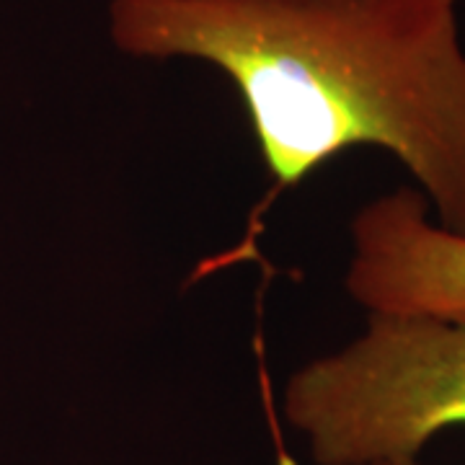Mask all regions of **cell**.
<instances>
[{
  "mask_svg": "<svg viewBox=\"0 0 465 465\" xmlns=\"http://www.w3.org/2000/svg\"><path fill=\"white\" fill-rule=\"evenodd\" d=\"M137 60H197L238 91L272 192L388 150L465 235V50L455 0H112Z\"/></svg>",
  "mask_w": 465,
  "mask_h": 465,
  "instance_id": "cell-1",
  "label": "cell"
},
{
  "mask_svg": "<svg viewBox=\"0 0 465 465\" xmlns=\"http://www.w3.org/2000/svg\"><path fill=\"white\" fill-rule=\"evenodd\" d=\"M284 416L321 465L414 460L465 424V321L370 316L357 341L287 381Z\"/></svg>",
  "mask_w": 465,
  "mask_h": 465,
  "instance_id": "cell-2",
  "label": "cell"
},
{
  "mask_svg": "<svg viewBox=\"0 0 465 465\" xmlns=\"http://www.w3.org/2000/svg\"><path fill=\"white\" fill-rule=\"evenodd\" d=\"M347 290L370 316L465 321V235L430 223L414 189L385 194L351 223Z\"/></svg>",
  "mask_w": 465,
  "mask_h": 465,
  "instance_id": "cell-3",
  "label": "cell"
},
{
  "mask_svg": "<svg viewBox=\"0 0 465 465\" xmlns=\"http://www.w3.org/2000/svg\"><path fill=\"white\" fill-rule=\"evenodd\" d=\"M372 465H419V463H416V458H414V460H382V463H372Z\"/></svg>",
  "mask_w": 465,
  "mask_h": 465,
  "instance_id": "cell-4",
  "label": "cell"
}]
</instances>
